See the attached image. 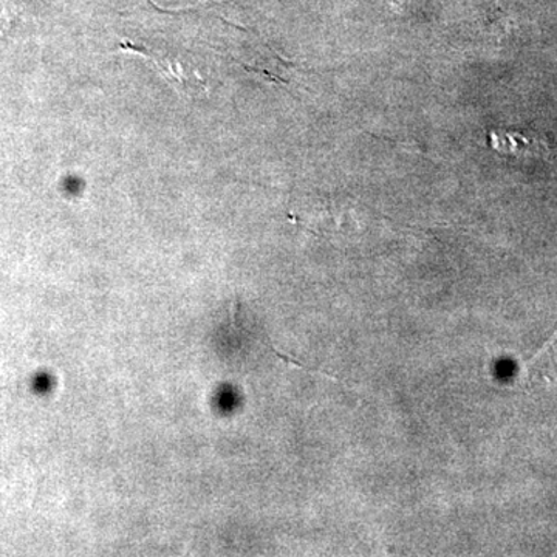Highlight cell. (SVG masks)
Wrapping results in <instances>:
<instances>
[{
    "label": "cell",
    "instance_id": "6da1fadb",
    "mask_svg": "<svg viewBox=\"0 0 557 557\" xmlns=\"http://www.w3.org/2000/svg\"><path fill=\"white\" fill-rule=\"evenodd\" d=\"M490 143L494 150L504 156L519 157H547L553 156L552 146L544 138L527 137L519 132L493 131Z\"/></svg>",
    "mask_w": 557,
    "mask_h": 557
},
{
    "label": "cell",
    "instance_id": "7a4b0ae2",
    "mask_svg": "<svg viewBox=\"0 0 557 557\" xmlns=\"http://www.w3.org/2000/svg\"><path fill=\"white\" fill-rule=\"evenodd\" d=\"M152 61L159 67L164 79L183 97H199L201 91H207V84L201 79L199 72L189 70V65H186L185 62L175 60V58H168V60L159 58V60Z\"/></svg>",
    "mask_w": 557,
    "mask_h": 557
}]
</instances>
